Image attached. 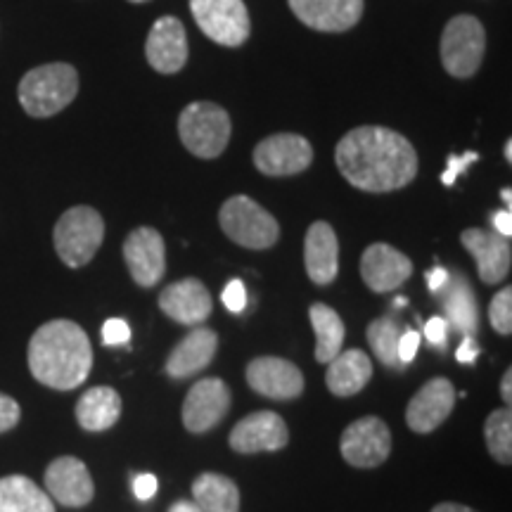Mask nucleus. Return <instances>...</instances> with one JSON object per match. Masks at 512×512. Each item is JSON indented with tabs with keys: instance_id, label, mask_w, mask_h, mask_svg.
I'll return each instance as SVG.
<instances>
[{
	"instance_id": "aec40b11",
	"label": "nucleus",
	"mask_w": 512,
	"mask_h": 512,
	"mask_svg": "<svg viewBox=\"0 0 512 512\" xmlns=\"http://www.w3.org/2000/svg\"><path fill=\"white\" fill-rule=\"evenodd\" d=\"M460 242H463L467 252L475 256L482 283L496 285L503 283V278H508L512 264V249L508 240L501 238L498 233H491V230L470 228L460 233Z\"/></svg>"
},
{
	"instance_id": "4c0bfd02",
	"label": "nucleus",
	"mask_w": 512,
	"mask_h": 512,
	"mask_svg": "<svg viewBox=\"0 0 512 512\" xmlns=\"http://www.w3.org/2000/svg\"><path fill=\"white\" fill-rule=\"evenodd\" d=\"M157 489V477L150 475V472H143V475H136V479H133V494H136L138 501H150L157 494Z\"/></svg>"
},
{
	"instance_id": "a211bd4d",
	"label": "nucleus",
	"mask_w": 512,
	"mask_h": 512,
	"mask_svg": "<svg viewBox=\"0 0 512 512\" xmlns=\"http://www.w3.org/2000/svg\"><path fill=\"white\" fill-rule=\"evenodd\" d=\"M456 406V389L446 377H434L413 396L406 408V422L413 432L430 434L444 425Z\"/></svg>"
},
{
	"instance_id": "6e6552de",
	"label": "nucleus",
	"mask_w": 512,
	"mask_h": 512,
	"mask_svg": "<svg viewBox=\"0 0 512 512\" xmlns=\"http://www.w3.org/2000/svg\"><path fill=\"white\" fill-rule=\"evenodd\" d=\"M190 12L204 36L219 46L238 48L252 31L247 5L242 0H190Z\"/></svg>"
},
{
	"instance_id": "f8f14e48",
	"label": "nucleus",
	"mask_w": 512,
	"mask_h": 512,
	"mask_svg": "<svg viewBox=\"0 0 512 512\" xmlns=\"http://www.w3.org/2000/svg\"><path fill=\"white\" fill-rule=\"evenodd\" d=\"M124 261L136 285L155 287L166 271V247L162 235L150 226L131 230L124 242Z\"/></svg>"
},
{
	"instance_id": "7ed1b4c3",
	"label": "nucleus",
	"mask_w": 512,
	"mask_h": 512,
	"mask_svg": "<svg viewBox=\"0 0 512 512\" xmlns=\"http://www.w3.org/2000/svg\"><path fill=\"white\" fill-rule=\"evenodd\" d=\"M79 93V72L72 64L53 62L31 69L19 81V105L29 117L48 119L62 112Z\"/></svg>"
},
{
	"instance_id": "f03ea898",
	"label": "nucleus",
	"mask_w": 512,
	"mask_h": 512,
	"mask_svg": "<svg viewBox=\"0 0 512 512\" xmlns=\"http://www.w3.org/2000/svg\"><path fill=\"white\" fill-rule=\"evenodd\" d=\"M29 370L50 389L81 387L93 368V349L86 330L74 320H50L34 332L29 342Z\"/></svg>"
},
{
	"instance_id": "ddd939ff",
	"label": "nucleus",
	"mask_w": 512,
	"mask_h": 512,
	"mask_svg": "<svg viewBox=\"0 0 512 512\" xmlns=\"http://www.w3.org/2000/svg\"><path fill=\"white\" fill-rule=\"evenodd\" d=\"M247 384L266 399L290 401L304 392V375L287 358L261 356L247 366Z\"/></svg>"
},
{
	"instance_id": "4be33fe9",
	"label": "nucleus",
	"mask_w": 512,
	"mask_h": 512,
	"mask_svg": "<svg viewBox=\"0 0 512 512\" xmlns=\"http://www.w3.org/2000/svg\"><path fill=\"white\" fill-rule=\"evenodd\" d=\"M216 349H219V335L211 328L200 325V328L188 332L166 358V375L174 377V380L197 375L214 361Z\"/></svg>"
},
{
	"instance_id": "1a4fd4ad",
	"label": "nucleus",
	"mask_w": 512,
	"mask_h": 512,
	"mask_svg": "<svg viewBox=\"0 0 512 512\" xmlns=\"http://www.w3.org/2000/svg\"><path fill=\"white\" fill-rule=\"evenodd\" d=\"M254 166L264 176L285 178L302 174L313 162V147L297 133H275L254 147Z\"/></svg>"
},
{
	"instance_id": "de8ad7c7",
	"label": "nucleus",
	"mask_w": 512,
	"mask_h": 512,
	"mask_svg": "<svg viewBox=\"0 0 512 512\" xmlns=\"http://www.w3.org/2000/svg\"><path fill=\"white\" fill-rule=\"evenodd\" d=\"M396 306H399V309H401V306H406V299H403V297L396 299Z\"/></svg>"
},
{
	"instance_id": "9d476101",
	"label": "nucleus",
	"mask_w": 512,
	"mask_h": 512,
	"mask_svg": "<svg viewBox=\"0 0 512 512\" xmlns=\"http://www.w3.org/2000/svg\"><path fill=\"white\" fill-rule=\"evenodd\" d=\"M342 458L354 467H377L392 453V434L380 418L368 415L351 422L339 439Z\"/></svg>"
},
{
	"instance_id": "5701e85b",
	"label": "nucleus",
	"mask_w": 512,
	"mask_h": 512,
	"mask_svg": "<svg viewBox=\"0 0 512 512\" xmlns=\"http://www.w3.org/2000/svg\"><path fill=\"white\" fill-rule=\"evenodd\" d=\"M304 264L311 283L330 285L339 273V242L330 223L316 221L306 230Z\"/></svg>"
},
{
	"instance_id": "412c9836",
	"label": "nucleus",
	"mask_w": 512,
	"mask_h": 512,
	"mask_svg": "<svg viewBox=\"0 0 512 512\" xmlns=\"http://www.w3.org/2000/svg\"><path fill=\"white\" fill-rule=\"evenodd\" d=\"M159 309L181 325H200L214 311V299L197 278H185L164 287L159 294Z\"/></svg>"
},
{
	"instance_id": "58836bf2",
	"label": "nucleus",
	"mask_w": 512,
	"mask_h": 512,
	"mask_svg": "<svg viewBox=\"0 0 512 512\" xmlns=\"http://www.w3.org/2000/svg\"><path fill=\"white\" fill-rule=\"evenodd\" d=\"M425 337L427 342H432L434 347H444L448 337V323L441 316H434L425 323Z\"/></svg>"
},
{
	"instance_id": "c756f323",
	"label": "nucleus",
	"mask_w": 512,
	"mask_h": 512,
	"mask_svg": "<svg viewBox=\"0 0 512 512\" xmlns=\"http://www.w3.org/2000/svg\"><path fill=\"white\" fill-rule=\"evenodd\" d=\"M366 335L377 361H382L387 368H403L399 361V339L403 335V330L394 318L382 316L373 320V323L368 325Z\"/></svg>"
},
{
	"instance_id": "bb28decb",
	"label": "nucleus",
	"mask_w": 512,
	"mask_h": 512,
	"mask_svg": "<svg viewBox=\"0 0 512 512\" xmlns=\"http://www.w3.org/2000/svg\"><path fill=\"white\" fill-rule=\"evenodd\" d=\"M0 512H55L46 491L24 475L0 479Z\"/></svg>"
},
{
	"instance_id": "7c9ffc66",
	"label": "nucleus",
	"mask_w": 512,
	"mask_h": 512,
	"mask_svg": "<svg viewBox=\"0 0 512 512\" xmlns=\"http://www.w3.org/2000/svg\"><path fill=\"white\" fill-rule=\"evenodd\" d=\"M484 439L489 446V453L501 465L512 463V413L510 408H498L486 418Z\"/></svg>"
},
{
	"instance_id": "a878e982",
	"label": "nucleus",
	"mask_w": 512,
	"mask_h": 512,
	"mask_svg": "<svg viewBox=\"0 0 512 512\" xmlns=\"http://www.w3.org/2000/svg\"><path fill=\"white\" fill-rule=\"evenodd\" d=\"M121 418V399L112 387H93L76 403V420L86 432H105Z\"/></svg>"
},
{
	"instance_id": "b1692460",
	"label": "nucleus",
	"mask_w": 512,
	"mask_h": 512,
	"mask_svg": "<svg viewBox=\"0 0 512 512\" xmlns=\"http://www.w3.org/2000/svg\"><path fill=\"white\" fill-rule=\"evenodd\" d=\"M373 377V363L370 356L361 349L339 351L328 363V375L325 384L335 396H354L366 389V384Z\"/></svg>"
},
{
	"instance_id": "37998d69",
	"label": "nucleus",
	"mask_w": 512,
	"mask_h": 512,
	"mask_svg": "<svg viewBox=\"0 0 512 512\" xmlns=\"http://www.w3.org/2000/svg\"><path fill=\"white\" fill-rule=\"evenodd\" d=\"M501 396H503L505 406L510 408V403H512V370L510 368L505 370V375H503V380H501Z\"/></svg>"
},
{
	"instance_id": "a18cd8bd",
	"label": "nucleus",
	"mask_w": 512,
	"mask_h": 512,
	"mask_svg": "<svg viewBox=\"0 0 512 512\" xmlns=\"http://www.w3.org/2000/svg\"><path fill=\"white\" fill-rule=\"evenodd\" d=\"M169 512H202L200 508H197L195 501H178L169 508Z\"/></svg>"
},
{
	"instance_id": "9b49d317",
	"label": "nucleus",
	"mask_w": 512,
	"mask_h": 512,
	"mask_svg": "<svg viewBox=\"0 0 512 512\" xmlns=\"http://www.w3.org/2000/svg\"><path fill=\"white\" fill-rule=\"evenodd\" d=\"M230 403H233V394H230L228 384L219 377H207V380L195 382L183 403L185 430L192 434L214 430L228 415Z\"/></svg>"
},
{
	"instance_id": "473e14b6",
	"label": "nucleus",
	"mask_w": 512,
	"mask_h": 512,
	"mask_svg": "<svg viewBox=\"0 0 512 512\" xmlns=\"http://www.w3.org/2000/svg\"><path fill=\"white\" fill-rule=\"evenodd\" d=\"M128 339H131V328H128L126 320L110 318L102 325V342L107 347H121V344H128Z\"/></svg>"
},
{
	"instance_id": "49530a36",
	"label": "nucleus",
	"mask_w": 512,
	"mask_h": 512,
	"mask_svg": "<svg viewBox=\"0 0 512 512\" xmlns=\"http://www.w3.org/2000/svg\"><path fill=\"white\" fill-rule=\"evenodd\" d=\"M505 159H508V162H512V143L508 140V143H505Z\"/></svg>"
},
{
	"instance_id": "cd10ccee",
	"label": "nucleus",
	"mask_w": 512,
	"mask_h": 512,
	"mask_svg": "<svg viewBox=\"0 0 512 512\" xmlns=\"http://www.w3.org/2000/svg\"><path fill=\"white\" fill-rule=\"evenodd\" d=\"M192 496L202 512H240L238 484L226 475L204 472L192 484Z\"/></svg>"
},
{
	"instance_id": "0eeeda50",
	"label": "nucleus",
	"mask_w": 512,
	"mask_h": 512,
	"mask_svg": "<svg viewBox=\"0 0 512 512\" xmlns=\"http://www.w3.org/2000/svg\"><path fill=\"white\" fill-rule=\"evenodd\" d=\"M486 34L482 22L472 15H458L441 34V64L456 79H470L484 60Z\"/></svg>"
},
{
	"instance_id": "a19ab883",
	"label": "nucleus",
	"mask_w": 512,
	"mask_h": 512,
	"mask_svg": "<svg viewBox=\"0 0 512 512\" xmlns=\"http://www.w3.org/2000/svg\"><path fill=\"white\" fill-rule=\"evenodd\" d=\"M494 233L501 235V238L508 240L512 235V211L510 209H503L494 214Z\"/></svg>"
},
{
	"instance_id": "6ab92c4d",
	"label": "nucleus",
	"mask_w": 512,
	"mask_h": 512,
	"mask_svg": "<svg viewBox=\"0 0 512 512\" xmlns=\"http://www.w3.org/2000/svg\"><path fill=\"white\" fill-rule=\"evenodd\" d=\"M413 261L387 242H375L361 256L363 283L377 294L392 292L411 278Z\"/></svg>"
},
{
	"instance_id": "72a5a7b5",
	"label": "nucleus",
	"mask_w": 512,
	"mask_h": 512,
	"mask_svg": "<svg viewBox=\"0 0 512 512\" xmlns=\"http://www.w3.org/2000/svg\"><path fill=\"white\" fill-rule=\"evenodd\" d=\"M477 159H479L477 152H465V155H460V157L451 155V157H448V162H446V171L441 174V183L453 185L460 174H465L467 166L475 164Z\"/></svg>"
},
{
	"instance_id": "e433bc0d",
	"label": "nucleus",
	"mask_w": 512,
	"mask_h": 512,
	"mask_svg": "<svg viewBox=\"0 0 512 512\" xmlns=\"http://www.w3.org/2000/svg\"><path fill=\"white\" fill-rule=\"evenodd\" d=\"M420 349V332L415 330H403V335L399 339V361L401 366H408L413 361L415 354Z\"/></svg>"
},
{
	"instance_id": "ea45409f",
	"label": "nucleus",
	"mask_w": 512,
	"mask_h": 512,
	"mask_svg": "<svg viewBox=\"0 0 512 512\" xmlns=\"http://www.w3.org/2000/svg\"><path fill=\"white\" fill-rule=\"evenodd\" d=\"M479 354H482V351H479L475 337H467V335H465L463 342H460L458 351H456L458 361H460V363H475L477 358H479Z\"/></svg>"
},
{
	"instance_id": "09e8293b",
	"label": "nucleus",
	"mask_w": 512,
	"mask_h": 512,
	"mask_svg": "<svg viewBox=\"0 0 512 512\" xmlns=\"http://www.w3.org/2000/svg\"><path fill=\"white\" fill-rule=\"evenodd\" d=\"M131 3H147V0H131Z\"/></svg>"
},
{
	"instance_id": "393cba45",
	"label": "nucleus",
	"mask_w": 512,
	"mask_h": 512,
	"mask_svg": "<svg viewBox=\"0 0 512 512\" xmlns=\"http://www.w3.org/2000/svg\"><path fill=\"white\" fill-rule=\"evenodd\" d=\"M437 294H441L446 323H451L453 328L467 337H475V332L479 330V306L475 292L467 285L463 275H453V280L448 278V283Z\"/></svg>"
},
{
	"instance_id": "20e7f679",
	"label": "nucleus",
	"mask_w": 512,
	"mask_h": 512,
	"mask_svg": "<svg viewBox=\"0 0 512 512\" xmlns=\"http://www.w3.org/2000/svg\"><path fill=\"white\" fill-rule=\"evenodd\" d=\"M53 240L62 264L81 268L91 264L93 256L98 254L102 240H105V221L93 207L79 204V207L67 209L60 216Z\"/></svg>"
},
{
	"instance_id": "f704fd0d",
	"label": "nucleus",
	"mask_w": 512,
	"mask_h": 512,
	"mask_svg": "<svg viewBox=\"0 0 512 512\" xmlns=\"http://www.w3.org/2000/svg\"><path fill=\"white\" fill-rule=\"evenodd\" d=\"M19 418H22V408H19V403L8 394H0V434L10 432L12 427H17Z\"/></svg>"
},
{
	"instance_id": "39448f33",
	"label": "nucleus",
	"mask_w": 512,
	"mask_h": 512,
	"mask_svg": "<svg viewBox=\"0 0 512 512\" xmlns=\"http://www.w3.org/2000/svg\"><path fill=\"white\" fill-rule=\"evenodd\" d=\"M230 124L228 112L214 102H192L181 112L178 119V136L185 150L200 159H216L223 155L230 143Z\"/></svg>"
},
{
	"instance_id": "79ce46f5",
	"label": "nucleus",
	"mask_w": 512,
	"mask_h": 512,
	"mask_svg": "<svg viewBox=\"0 0 512 512\" xmlns=\"http://www.w3.org/2000/svg\"><path fill=\"white\" fill-rule=\"evenodd\" d=\"M448 278H451V273L446 271V268H441V266H437L434 268V271H430L427 273V287H430V290L437 294L441 287H444L446 283H448Z\"/></svg>"
},
{
	"instance_id": "2eb2a0df",
	"label": "nucleus",
	"mask_w": 512,
	"mask_h": 512,
	"mask_svg": "<svg viewBox=\"0 0 512 512\" xmlns=\"http://www.w3.org/2000/svg\"><path fill=\"white\" fill-rule=\"evenodd\" d=\"M287 3L299 22L323 34H342L356 27L366 8V0H287Z\"/></svg>"
},
{
	"instance_id": "c9c22d12",
	"label": "nucleus",
	"mask_w": 512,
	"mask_h": 512,
	"mask_svg": "<svg viewBox=\"0 0 512 512\" xmlns=\"http://www.w3.org/2000/svg\"><path fill=\"white\" fill-rule=\"evenodd\" d=\"M223 304L230 313H242L247 306V290L240 280H230L223 290Z\"/></svg>"
},
{
	"instance_id": "f3484780",
	"label": "nucleus",
	"mask_w": 512,
	"mask_h": 512,
	"mask_svg": "<svg viewBox=\"0 0 512 512\" xmlns=\"http://www.w3.org/2000/svg\"><path fill=\"white\" fill-rule=\"evenodd\" d=\"M150 67L159 74H178L188 62V36L178 17H159L145 43Z\"/></svg>"
},
{
	"instance_id": "4468645a",
	"label": "nucleus",
	"mask_w": 512,
	"mask_h": 512,
	"mask_svg": "<svg viewBox=\"0 0 512 512\" xmlns=\"http://www.w3.org/2000/svg\"><path fill=\"white\" fill-rule=\"evenodd\" d=\"M48 496L64 508H83L93 501L95 484L86 463L74 456H60L46 470Z\"/></svg>"
},
{
	"instance_id": "2f4dec72",
	"label": "nucleus",
	"mask_w": 512,
	"mask_h": 512,
	"mask_svg": "<svg viewBox=\"0 0 512 512\" xmlns=\"http://www.w3.org/2000/svg\"><path fill=\"white\" fill-rule=\"evenodd\" d=\"M489 320H491V328H494L498 335L508 337L512 332V290L510 287H503V290L498 292L494 299H491Z\"/></svg>"
},
{
	"instance_id": "dca6fc26",
	"label": "nucleus",
	"mask_w": 512,
	"mask_h": 512,
	"mask_svg": "<svg viewBox=\"0 0 512 512\" xmlns=\"http://www.w3.org/2000/svg\"><path fill=\"white\" fill-rule=\"evenodd\" d=\"M290 441L285 420L273 411H259L242 418L230 432V448L235 453H264L280 451Z\"/></svg>"
},
{
	"instance_id": "c85d7f7f",
	"label": "nucleus",
	"mask_w": 512,
	"mask_h": 512,
	"mask_svg": "<svg viewBox=\"0 0 512 512\" xmlns=\"http://www.w3.org/2000/svg\"><path fill=\"white\" fill-rule=\"evenodd\" d=\"M309 318L316 332V361L330 363L342 351L344 335H347L344 320L328 304H311Z\"/></svg>"
},
{
	"instance_id": "423d86ee",
	"label": "nucleus",
	"mask_w": 512,
	"mask_h": 512,
	"mask_svg": "<svg viewBox=\"0 0 512 512\" xmlns=\"http://www.w3.org/2000/svg\"><path fill=\"white\" fill-rule=\"evenodd\" d=\"M219 223L235 245L247 249H268L280 238L278 221L247 195L230 197L219 211Z\"/></svg>"
},
{
	"instance_id": "f257e3e1",
	"label": "nucleus",
	"mask_w": 512,
	"mask_h": 512,
	"mask_svg": "<svg viewBox=\"0 0 512 512\" xmlns=\"http://www.w3.org/2000/svg\"><path fill=\"white\" fill-rule=\"evenodd\" d=\"M339 174L363 192H394L418 176V152L401 133L384 126H358L335 150Z\"/></svg>"
},
{
	"instance_id": "c03bdc74",
	"label": "nucleus",
	"mask_w": 512,
	"mask_h": 512,
	"mask_svg": "<svg viewBox=\"0 0 512 512\" xmlns=\"http://www.w3.org/2000/svg\"><path fill=\"white\" fill-rule=\"evenodd\" d=\"M432 512H477V510L467 508V505H460V503H439L434 505Z\"/></svg>"
}]
</instances>
